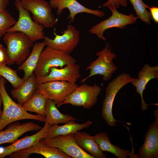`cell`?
Segmentation results:
<instances>
[{
    "mask_svg": "<svg viewBox=\"0 0 158 158\" xmlns=\"http://www.w3.org/2000/svg\"><path fill=\"white\" fill-rule=\"evenodd\" d=\"M46 46L44 41L37 42L34 44L32 51L29 56L18 67V70H23L24 72V75L22 78L24 81L34 73L40 54Z\"/></svg>",
    "mask_w": 158,
    "mask_h": 158,
    "instance_id": "23",
    "label": "cell"
},
{
    "mask_svg": "<svg viewBox=\"0 0 158 158\" xmlns=\"http://www.w3.org/2000/svg\"><path fill=\"white\" fill-rule=\"evenodd\" d=\"M132 4L137 17L145 23L151 24L150 13L146 9V4L142 0H128Z\"/></svg>",
    "mask_w": 158,
    "mask_h": 158,
    "instance_id": "28",
    "label": "cell"
},
{
    "mask_svg": "<svg viewBox=\"0 0 158 158\" xmlns=\"http://www.w3.org/2000/svg\"><path fill=\"white\" fill-rule=\"evenodd\" d=\"M17 0H15V1H17Z\"/></svg>",
    "mask_w": 158,
    "mask_h": 158,
    "instance_id": "36",
    "label": "cell"
},
{
    "mask_svg": "<svg viewBox=\"0 0 158 158\" xmlns=\"http://www.w3.org/2000/svg\"><path fill=\"white\" fill-rule=\"evenodd\" d=\"M96 55L98 56L97 58L91 62L85 69L90 70V74L83 79L80 83H84L90 78L97 75L102 76L103 80L107 81L117 70V68L113 61L116 55L111 51V47L108 43L102 50L97 52Z\"/></svg>",
    "mask_w": 158,
    "mask_h": 158,
    "instance_id": "5",
    "label": "cell"
},
{
    "mask_svg": "<svg viewBox=\"0 0 158 158\" xmlns=\"http://www.w3.org/2000/svg\"><path fill=\"white\" fill-rule=\"evenodd\" d=\"M108 7L112 12L111 16L94 25L89 30L91 34L97 35L98 38L104 41L106 39L103 34L106 30L113 28L123 29L128 25L134 23L138 18L132 13L126 15L119 12L114 4Z\"/></svg>",
    "mask_w": 158,
    "mask_h": 158,
    "instance_id": "7",
    "label": "cell"
},
{
    "mask_svg": "<svg viewBox=\"0 0 158 158\" xmlns=\"http://www.w3.org/2000/svg\"><path fill=\"white\" fill-rule=\"evenodd\" d=\"M2 104V99L1 95L0 94V119L1 117L2 114V111L1 110V109Z\"/></svg>",
    "mask_w": 158,
    "mask_h": 158,
    "instance_id": "34",
    "label": "cell"
},
{
    "mask_svg": "<svg viewBox=\"0 0 158 158\" xmlns=\"http://www.w3.org/2000/svg\"><path fill=\"white\" fill-rule=\"evenodd\" d=\"M3 40L7 46L9 65H20L30 53L32 42L25 35L19 32H7Z\"/></svg>",
    "mask_w": 158,
    "mask_h": 158,
    "instance_id": "2",
    "label": "cell"
},
{
    "mask_svg": "<svg viewBox=\"0 0 158 158\" xmlns=\"http://www.w3.org/2000/svg\"><path fill=\"white\" fill-rule=\"evenodd\" d=\"M92 123L89 120L82 124L76 123L75 121H71L62 126H59L57 124L51 125L45 138H51L59 135L73 134L77 131L89 127Z\"/></svg>",
    "mask_w": 158,
    "mask_h": 158,
    "instance_id": "24",
    "label": "cell"
},
{
    "mask_svg": "<svg viewBox=\"0 0 158 158\" xmlns=\"http://www.w3.org/2000/svg\"><path fill=\"white\" fill-rule=\"evenodd\" d=\"M113 4L115 5L116 9L118 8L120 6L126 7L128 5L127 0H108L103 4L102 7H108Z\"/></svg>",
    "mask_w": 158,
    "mask_h": 158,
    "instance_id": "31",
    "label": "cell"
},
{
    "mask_svg": "<svg viewBox=\"0 0 158 158\" xmlns=\"http://www.w3.org/2000/svg\"><path fill=\"white\" fill-rule=\"evenodd\" d=\"M47 100L44 95L35 91L32 97L22 106L27 111L34 112L45 117Z\"/></svg>",
    "mask_w": 158,
    "mask_h": 158,
    "instance_id": "26",
    "label": "cell"
},
{
    "mask_svg": "<svg viewBox=\"0 0 158 158\" xmlns=\"http://www.w3.org/2000/svg\"><path fill=\"white\" fill-rule=\"evenodd\" d=\"M50 126L45 123L43 127L36 133L17 139L9 145L0 147V158H4L13 152L28 148L35 144L46 137Z\"/></svg>",
    "mask_w": 158,
    "mask_h": 158,
    "instance_id": "16",
    "label": "cell"
},
{
    "mask_svg": "<svg viewBox=\"0 0 158 158\" xmlns=\"http://www.w3.org/2000/svg\"><path fill=\"white\" fill-rule=\"evenodd\" d=\"M76 60L70 54L47 47L42 51L34 73L36 78L45 76L52 67H63L75 63Z\"/></svg>",
    "mask_w": 158,
    "mask_h": 158,
    "instance_id": "3",
    "label": "cell"
},
{
    "mask_svg": "<svg viewBox=\"0 0 158 158\" xmlns=\"http://www.w3.org/2000/svg\"><path fill=\"white\" fill-rule=\"evenodd\" d=\"M9 0H0V12L6 10Z\"/></svg>",
    "mask_w": 158,
    "mask_h": 158,
    "instance_id": "33",
    "label": "cell"
},
{
    "mask_svg": "<svg viewBox=\"0 0 158 158\" xmlns=\"http://www.w3.org/2000/svg\"><path fill=\"white\" fill-rule=\"evenodd\" d=\"M74 135L78 145L83 150L88 152L94 158L107 157L99 148L94 140L93 136L85 131L81 132L79 130L74 133Z\"/></svg>",
    "mask_w": 158,
    "mask_h": 158,
    "instance_id": "21",
    "label": "cell"
},
{
    "mask_svg": "<svg viewBox=\"0 0 158 158\" xmlns=\"http://www.w3.org/2000/svg\"><path fill=\"white\" fill-rule=\"evenodd\" d=\"M146 7L148 8L150 11V14L152 19L157 23H158V8L157 7L152 6L149 7L146 5Z\"/></svg>",
    "mask_w": 158,
    "mask_h": 158,
    "instance_id": "32",
    "label": "cell"
},
{
    "mask_svg": "<svg viewBox=\"0 0 158 158\" xmlns=\"http://www.w3.org/2000/svg\"><path fill=\"white\" fill-rule=\"evenodd\" d=\"M49 4L52 8L57 9L56 13L58 15L61 14L64 9H68L70 14L67 18L70 19L71 23L74 21L75 16L80 13L93 14L100 18L104 16L105 15L102 11L89 9L76 0H51Z\"/></svg>",
    "mask_w": 158,
    "mask_h": 158,
    "instance_id": "17",
    "label": "cell"
},
{
    "mask_svg": "<svg viewBox=\"0 0 158 158\" xmlns=\"http://www.w3.org/2000/svg\"><path fill=\"white\" fill-rule=\"evenodd\" d=\"M55 37L50 39L44 36V41L46 45L52 48L70 54L78 45L79 42V31L72 25H69L59 35L54 32Z\"/></svg>",
    "mask_w": 158,
    "mask_h": 158,
    "instance_id": "11",
    "label": "cell"
},
{
    "mask_svg": "<svg viewBox=\"0 0 158 158\" xmlns=\"http://www.w3.org/2000/svg\"><path fill=\"white\" fill-rule=\"evenodd\" d=\"M23 7L30 12L36 23L44 28H51L57 23V19L52 11V8L44 0H20Z\"/></svg>",
    "mask_w": 158,
    "mask_h": 158,
    "instance_id": "10",
    "label": "cell"
},
{
    "mask_svg": "<svg viewBox=\"0 0 158 158\" xmlns=\"http://www.w3.org/2000/svg\"><path fill=\"white\" fill-rule=\"evenodd\" d=\"M0 75L11 83L14 89L18 87L24 81L18 75L16 71L11 69L6 64H0Z\"/></svg>",
    "mask_w": 158,
    "mask_h": 158,
    "instance_id": "27",
    "label": "cell"
},
{
    "mask_svg": "<svg viewBox=\"0 0 158 158\" xmlns=\"http://www.w3.org/2000/svg\"><path fill=\"white\" fill-rule=\"evenodd\" d=\"M154 78L158 79V66H151L148 64H145L139 72L138 79L130 83L135 87L137 92L140 95L141 108L143 111L147 109L148 105L143 99L144 90L148 82Z\"/></svg>",
    "mask_w": 158,
    "mask_h": 158,
    "instance_id": "19",
    "label": "cell"
},
{
    "mask_svg": "<svg viewBox=\"0 0 158 158\" xmlns=\"http://www.w3.org/2000/svg\"><path fill=\"white\" fill-rule=\"evenodd\" d=\"M15 4L19 11L18 19L16 24L8 30V32H21L33 42L44 39V27L32 19L29 11L22 6L20 0L15 1Z\"/></svg>",
    "mask_w": 158,
    "mask_h": 158,
    "instance_id": "6",
    "label": "cell"
},
{
    "mask_svg": "<svg viewBox=\"0 0 158 158\" xmlns=\"http://www.w3.org/2000/svg\"><path fill=\"white\" fill-rule=\"evenodd\" d=\"M42 127L32 122L20 123L16 122L10 123L4 130L0 131V145L6 143H13L25 133L32 131H38Z\"/></svg>",
    "mask_w": 158,
    "mask_h": 158,
    "instance_id": "18",
    "label": "cell"
},
{
    "mask_svg": "<svg viewBox=\"0 0 158 158\" xmlns=\"http://www.w3.org/2000/svg\"><path fill=\"white\" fill-rule=\"evenodd\" d=\"M1 75H0V78H1Z\"/></svg>",
    "mask_w": 158,
    "mask_h": 158,
    "instance_id": "35",
    "label": "cell"
},
{
    "mask_svg": "<svg viewBox=\"0 0 158 158\" xmlns=\"http://www.w3.org/2000/svg\"><path fill=\"white\" fill-rule=\"evenodd\" d=\"M33 154H41L47 158H71L60 149L49 146L41 140L33 146L10 154L11 158H28Z\"/></svg>",
    "mask_w": 158,
    "mask_h": 158,
    "instance_id": "15",
    "label": "cell"
},
{
    "mask_svg": "<svg viewBox=\"0 0 158 158\" xmlns=\"http://www.w3.org/2000/svg\"><path fill=\"white\" fill-rule=\"evenodd\" d=\"M80 66L75 63L69 64L64 67L58 68L52 67L47 75L42 77L36 78L37 84L52 81H66L76 83L77 80L81 77Z\"/></svg>",
    "mask_w": 158,
    "mask_h": 158,
    "instance_id": "14",
    "label": "cell"
},
{
    "mask_svg": "<svg viewBox=\"0 0 158 158\" xmlns=\"http://www.w3.org/2000/svg\"><path fill=\"white\" fill-rule=\"evenodd\" d=\"M6 82V79L1 76L0 78V94L3 107L0 119V131L7 125L18 120L32 119L45 122V117L28 113L22 105L15 102L11 98L5 87Z\"/></svg>",
    "mask_w": 158,
    "mask_h": 158,
    "instance_id": "1",
    "label": "cell"
},
{
    "mask_svg": "<svg viewBox=\"0 0 158 158\" xmlns=\"http://www.w3.org/2000/svg\"><path fill=\"white\" fill-rule=\"evenodd\" d=\"M53 100L47 99L45 107V123L50 125L59 123H66L77 119L71 115L60 112Z\"/></svg>",
    "mask_w": 158,
    "mask_h": 158,
    "instance_id": "25",
    "label": "cell"
},
{
    "mask_svg": "<svg viewBox=\"0 0 158 158\" xmlns=\"http://www.w3.org/2000/svg\"><path fill=\"white\" fill-rule=\"evenodd\" d=\"M78 85L66 81H52L37 84L36 91L47 99L53 101L58 107Z\"/></svg>",
    "mask_w": 158,
    "mask_h": 158,
    "instance_id": "8",
    "label": "cell"
},
{
    "mask_svg": "<svg viewBox=\"0 0 158 158\" xmlns=\"http://www.w3.org/2000/svg\"><path fill=\"white\" fill-rule=\"evenodd\" d=\"M37 83L34 73L30 75L18 87L11 91L12 97L22 105L30 99L36 90Z\"/></svg>",
    "mask_w": 158,
    "mask_h": 158,
    "instance_id": "22",
    "label": "cell"
},
{
    "mask_svg": "<svg viewBox=\"0 0 158 158\" xmlns=\"http://www.w3.org/2000/svg\"><path fill=\"white\" fill-rule=\"evenodd\" d=\"M17 21L6 10L0 12V38L8 32Z\"/></svg>",
    "mask_w": 158,
    "mask_h": 158,
    "instance_id": "29",
    "label": "cell"
},
{
    "mask_svg": "<svg viewBox=\"0 0 158 158\" xmlns=\"http://www.w3.org/2000/svg\"><path fill=\"white\" fill-rule=\"evenodd\" d=\"M9 61L6 48L0 44V64L9 65Z\"/></svg>",
    "mask_w": 158,
    "mask_h": 158,
    "instance_id": "30",
    "label": "cell"
},
{
    "mask_svg": "<svg viewBox=\"0 0 158 158\" xmlns=\"http://www.w3.org/2000/svg\"><path fill=\"white\" fill-rule=\"evenodd\" d=\"M155 119L145 135L143 144L138 150V158H158V109L154 112Z\"/></svg>",
    "mask_w": 158,
    "mask_h": 158,
    "instance_id": "13",
    "label": "cell"
},
{
    "mask_svg": "<svg viewBox=\"0 0 158 158\" xmlns=\"http://www.w3.org/2000/svg\"><path fill=\"white\" fill-rule=\"evenodd\" d=\"M102 88L95 85L91 86L84 83L78 86L65 99L61 105L70 104L73 106H81L89 109L97 102L98 97Z\"/></svg>",
    "mask_w": 158,
    "mask_h": 158,
    "instance_id": "9",
    "label": "cell"
},
{
    "mask_svg": "<svg viewBox=\"0 0 158 158\" xmlns=\"http://www.w3.org/2000/svg\"><path fill=\"white\" fill-rule=\"evenodd\" d=\"M137 79L132 78L129 74L123 73L118 75L108 84L101 111L102 117L110 126H116V121H119L114 118L112 114L113 104L116 94L125 85Z\"/></svg>",
    "mask_w": 158,
    "mask_h": 158,
    "instance_id": "4",
    "label": "cell"
},
{
    "mask_svg": "<svg viewBox=\"0 0 158 158\" xmlns=\"http://www.w3.org/2000/svg\"><path fill=\"white\" fill-rule=\"evenodd\" d=\"M41 140L45 144L60 149L72 158H94L78 145L74 133L59 135L51 138H44Z\"/></svg>",
    "mask_w": 158,
    "mask_h": 158,
    "instance_id": "12",
    "label": "cell"
},
{
    "mask_svg": "<svg viewBox=\"0 0 158 158\" xmlns=\"http://www.w3.org/2000/svg\"><path fill=\"white\" fill-rule=\"evenodd\" d=\"M94 140L99 148L102 152L107 151L110 152L118 158H138L137 154L134 153L135 150H130L121 149L119 147L113 145L110 142L108 134L102 132L93 136Z\"/></svg>",
    "mask_w": 158,
    "mask_h": 158,
    "instance_id": "20",
    "label": "cell"
}]
</instances>
